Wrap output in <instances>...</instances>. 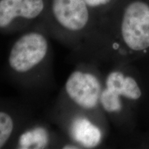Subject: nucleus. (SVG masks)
Returning <instances> with one entry per match:
<instances>
[{
    "instance_id": "20e7f679",
    "label": "nucleus",
    "mask_w": 149,
    "mask_h": 149,
    "mask_svg": "<svg viewBox=\"0 0 149 149\" xmlns=\"http://www.w3.org/2000/svg\"><path fill=\"white\" fill-rule=\"evenodd\" d=\"M52 13L63 29L70 32H79L89 22L88 6L84 0H53Z\"/></svg>"
},
{
    "instance_id": "7ed1b4c3",
    "label": "nucleus",
    "mask_w": 149,
    "mask_h": 149,
    "mask_svg": "<svg viewBox=\"0 0 149 149\" xmlns=\"http://www.w3.org/2000/svg\"><path fill=\"white\" fill-rule=\"evenodd\" d=\"M103 86L97 75L82 70H74L65 83V91L72 102L84 110L91 111L100 105Z\"/></svg>"
},
{
    "instance_id": "423d86ee",
    "label": "nucleus",
    "mask_w": 149,
    "mask_h": 149,
    "mask_svg": "<svg viewBox=\"0 0 149 149\" xmlns=\"http://www.w3.org/2000/svg\"><path fill=\"white\" fill-rule=\"evenodd\" d=\"M103 86L130 102H137L142 97V87L137 78L121 70H111Z\"/></svg>"
},
{
    "instance_id": "f03ea898",
    "label": "nucleus",
    "mask_w": 149,
    "mask_h": 149,
    "mask_svg": "<svg viewBox=\"0 0 149 149\" xmlns=\"http://www.w3.org/2000/svg\"><path fill=\"white\" fill-rule=\"evenodd\" d=\"M49 44L42 33H24L14 43L8 56L10 67L19 74L27 73L39 66L48 55Z\"/></svg>"
},
{
    "instance_id": "9b49d317",
    "label": "nucleus",
    "mask_w": 149,
    "mask_h": 149,
    "mask_svg": "<svg viewBox=\"0 0 149 149\" xmlns=\"http://www.w3.org/2000/svg\"><path fill=\"white\" fill-rule=\"evenodd\" d=\"M77 146L75 145H71V144H68V145H66V146H64V148H78V147H76Z\"/></svg>"
},
{
    "instance_id": "f257e3e1",
    "label": "nucleus",
    "mask_w": 149,
    "mask_h": 149,
    "mask_svg": "<svg viewBox=\"0 0 149 149\" xmlns=\"http://www.w3.org/2000/svg\"><path fill=\"white\" fill-rule=\"evenodd\" d=\"M120 43L130 54L149 51V5L134 1L124 9L120 29Z\"/></svg>"
},
{
    "instance_id": "1a4fd4ad",
    "label": "nucleus",
    "mask_w": 149,
    "mask_h": 149,
    "mask_svg": "<svg viewBox=\"0 0 149 149\" xmlns=\"http://www.w3.org/2000/svg\"><path fill=\"white\" fill-rule=\"evenodd\" d=\"M14 129L12 117L5 112L0 111V148L8 141Z\"/></svg>"
},
{
    "instance_id": "6e6552de",
    "label": "nucleus",
    "mask_w": 149,
    "mask_h": 149,
    "mask_svg": "<svg viewBox=\"0 0 149 149\" xmlns=\"http://www.w3.org/2000/svg\"><path fill=\"white\" fill-rule=\"evenodd\" d=\"M100 105L106 113L110 114L120 113L124 108L122 98L104 86L100 95Z\"/></svg>"
},
{
    "instance_id": "0eeeda50",
    "label": "nucleus",
    "mask_w": 149,
    "mask_h": 149,
    "mask_svg": "<svg viewBox=\"0 0 149 149\" xmlns=\"http://www.w3.org/2000/svg\"><path fill=\"white\" fill-rule=\"evenodd\" d=\"M71 133L75 141L86 148L97 146L102 139L100 127L86 117H77L73 121Z\"/></svg>"
},
{
    "instance_id": "9d476101",
    "label": "nucleus",
    "mask_w": 149,
    "mask_h": 149,
    "mask_svg": "<svg viewBox=\"0 0 149 149\" xmlns=\"http://www.w3.org/2000/svg\"><path fill=\"white\" fill-rule=\"evenodd\" d=\"M84 1L90 8H99L109 4L112 0H84Z\"/></svg>"
},
{
    "instance_id": "39448f33",
    "label": "nucleus",
    "mask_w": 149,
    "mask_h": 149,
    "mask_svg": "<svg viewBox=\"0 0 149 149\" xmlns=\"http://www.w3.org/2000/svg\"><path fill=\"white\" fill-rule=\"evenodd\" d=\"M44 0H0V28L17 18L34 19L44 10Z\"/></svg>"
}]
</instances>
